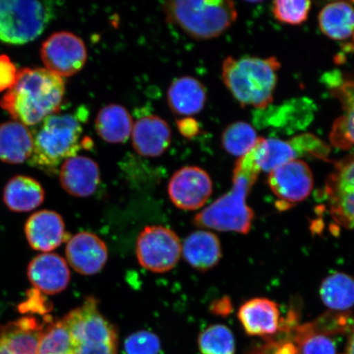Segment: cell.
<instances>
[{"instance_id": "277c9868", "label": "cell", "mask_w": 354, "mask_h": 354, "mask_svg": "<svg viewBox=\"0 0 354 354\" xmlns=\"http://www.w3.org/2000/svg\"><path fill=\"white\" fill-rule=\"evenodd\" d=\"M281 64L276 57H246L223 62V78L225 86L242 106L264 109L273 101Z\"/></svg>"}, {"instance_id": "e575fe53", "label": "cell", "mask_w": 354, "mask_h": 354, "mask_svg": "<svg viewBox=\"0 0 354 354\" xmlns=\"http://www.w3.org/2000/svg\"><path fill=\"white\" fill-rule=\"evenodd\" d=\"M19 312L21 313L41 314L46 316L52 310V304L48 302L46 296L41 292L33 289L28 293V297L24 303L19 304Z\"/></svg>"}, {"instance_id": "4316f807", "label": "cell", "mask_w": 354, "mask_h": 354, "mask_svg": "<svg viewBox=\"0 0 354 354\" xmlns=\"http://www.w3.org/2000/svg\"><path fill=\"white\" fill-rule=\"evenodd\" d=\"M322 32L335 41L354 34V8L346 2H335L322 8L318 17Z\"/></svg>"}, {"instance_id": "cb8c5ba5", "label": "cell", "mask_w": 354, "mask_h": 354, "mask_svg": "<svg viewBox=\"0 0 354 354\" xmlns=\"http://www.w3.org/2000/svg\"><path fill=\"white\" fill-rule=\"evenodd\" d=\"M183 254L192 268L198 271H207L214 268L221 258L219 239L209 232H194L185 239Z\"/></svg>"}, {"instance_id": "f546056e", "label": "cell", "mask_w": 354, "mask_h": 354, "mask_svg": "<svg viewBox=\"0 0 354 354\" xmlns=\"http://www.w3.org/2000/svg\"><path fill=\"white\" fill-rule=\"evenodd\" d=\"M38 354H74L73 339L63 319L44 325L39 336Z\"/></svg>"}, {"instance_id": "52a82bcc", "label": "cell", "mask_w": 354, "mask_h": 354, "mask_svg": "<svg viewBox=\"0 0 354 354\" xmlns=\"http://www.w3.org/2000/svg\"><path fill=\"white\" fill-rule=\"evenodd\" d=\"M254 153L255 162L260 170L271 172L286 162L304 156H313L326 160L330 153V147L324 141L312 134L299 135L289 140L259 137Z\"/></svg>"}, {"instance_id": "d6a6232c", "label": "cell", "mask_w": 354, "mask_h": 354, "mask_svg": "<svg viewBox=\"0 0 354 354\" xmlns=\"http://www.w3.org/2000/svg\"><path fill=\"white\" fill-rule=\"evenodd\" d=\"M312 3L278 0L273 3L272 12L278 21L290 25H300L308 19Z\"/></svg>"}, {"instance_id": "836d02e7", "label": "cell", "mask_w": 354, "mask_h": 354, "mask_svg": "<svg viewBox=\"0 0 354 354\" xmlns=\"http://www.w3.org/2000/svg\"><path fill=\"white\" fill-rule=\"evenodd\" d=\"M124 348L127 354H158L161 344L156 335L140 330L128 336Z\"/></svg>"}, {"instance_id": "44dd1931", "label": "cell", "mask_w": 354, "mask_h": 354, "mask_svg": "<svg viewBox=\"0 0 354 354\" xmlns=\"http://www.w3.org/2000/svg\"><path fill=\"white\" fill-rule=\"evenodd\" d=\"M48 322L28 316L0 326V343L11 354H38L39 336Z\"/></svg>"}, {"instance_id": "e0dca14e", "label": "cell", "mask_w": 354, "mask_h": 354, "mask_svg": "<svg viewBox=\"0 0 354 354\" xmlns=\"http://www.w3.org/2000/svg\"><path fill=\"white\" fill-rule=\"evenodd\" d=\"M28 277L35 290L54 295L66 289L71 274L64 258L56 254L44 253L30 261Z\"/></svg>"}, {"instance_id": "83f0119b", "label": "cell", "mask_w": 354, "mask_h": 354, "mask_svg": "<svg viewBox=\"0 0 354 354\" xmlns=\"http://www.w3.org/2000/svg\"><path fill=\"white\" fill-rule=\"evenodd\" d=\"M320 296L327 308L345 311L354 306V279L342 272L327 277L320 287Z\"/></svg>"}, {"instance_id": "ab89813d", "label": "cell", "mask_w": 354, "mask_h": 354, "mask_svg": "<svg viewBox=\"0 0 354 354\" xmlns=\"http://www.w3.org/2000/svg\"><path fill=\"white\" fill-rule=\"evenodd\" d=\"M344 354H354V330L349 335L347 347Z\"/></svg>"}, {"instance_id": "d6986e66", "label": "cell", "mask_w": 354, "mask_h": 354, "mask_svg": "<svg viewBox=\"0 0 354 354\" xmlns=\"http://www.w3.org/2000/svg\"><path fill=\"white\" fill-rule=\"evenodd\" d=\"M131 139L133 147L140 156L156 158L169 148L171 131L165 120L155 115H149L134 123Z\"/></svg>"}, {"instance_id": "d590c367", "label": "cell", "mask_w": 354, "mask_h": 354, "mask_svg": "<svg viewBox=\"0 0 354 354\" xmlns=\"http://www.w3.org/2000/svg\"><path fill=\"white\" fill-rule=\"evenodd\" d=\"M19 71L10 57L0 55V93L8 91L15 85Z\"/></svg>"}, {"instance_id": "7402d4cb", "label": "cell", "mask_w": 354, "mask_h": 354, "mask_svg": "<svg viewBox=\"0 0 354 354\" xmlns=\"http://www.w3.org/2000/svg\"><path fill=\"white\" fill-rule=\"evenodd\" d=\"M207 100L205 86L192 77L177 78L167 91V103L179 116H193L201 112Z\"/></svg>"}, {"instance_id": "8992f818", "label": "cell", "mask_w": 354, "mask_h": 354, "mask_svg": "<svg viewBox=\"0 0 354 354\" xmlns=\"http://www.w3.org/2000/svg\"><path fill=\"white\" fill-rule=\"evenodd\" d=\"M54 15L48 2L0 0V41L25 44L42 35Z\"/></svg>"}, {"instance_id": "f35d334b", "label": "cell", "mask_w": 354, "mask_h": 354, "mask_svg": "<svg viewBox=\"0 0 354 354\" xmlns=\"http://www.w3.org/2000/svg\"><path fill=\"white\" fill-rule=\"evenodd\" d=\"M212 311L216 315L227 316L232 311V303L227 298L216 301V303L212 307Z\"/></svg>"}, {"instance_id": "f1b7e54d", "label": "cell", "mask_w": 354, "mask_h": 354, "mask_svg": "<svg viewBox=\"0 0 354 354\" xmlns=\"http://www.w3.org/2000/svg\"><path fill=\"white\" fill-rule=\"evenodd\" d=\"M293 331L298 354H337V346L331 335L318 329L313 322L296 326Z\"/></svg>"}, {"instance_id": "d4e9b609", "label": "cell", "mask_w": 354, "mask_h": 354, "mask_svg": "<svg viewBox=\"0 0 354 354\" xmlns=\"http://www.w3.org/2000/svg\"><path fill=\"white\" fill-rule=\"evenodd\" d=\"M44 189L41 183L24 175L13 176L3 189V199L8 209L26 212L37 209L44 201Z\"/></svg>"}, {"instance_id": "30bf717a", "label": "cell", "mask_w": 354, "mask_h": 354, "mask_svg": "<svg viewBox=\"0 0 354 354\" xmlns=\"http://www.w3.org/2000/svg\"><path fill=\"white\" fill-rule=\"evenodd\" d=\"M41 57L46 69L62 78L73 76L85 66L87 50L77 35L59 32L50 35L42 44Z\"/></svg>"}, {"instance_id": "ba28073f", "label": "cell", "mask_w": 354, "mask_h": 354, "mask_svg": "<svg viewBox=\"0 0 354 354\" xmlns=\"http://www.w3.org/2000/svg\"><path fill=\"white\" fill-rule=\"evenodd\" d=\"M183 253L180 238L171 229L149 225L139 234L136 256L145 269L155 273L170 271L176 267Z\"/></svg>"}, {"instance_id": "5bb4252c", "label": "cell", "mask_w": 354, "mask_h": 354, "mask_svg": "<svg viewBox=\"0 0 354 354\" xmlns=\"http://www.w3.org/2000/svg\"><path fill=\"white\" fill-rule=\"evenodd\" d=\"M66 243V259L71 267L83 276L95 275L107 263L108 248L95 234L80 232Z\"/></svg>"}, {"instance_id": "8d00e7d4", "label": "cell", "mask_w": 354, "mask_h": 354, "mask_svg": "<svg viewBox=\"0 0 354 354\" xmlns=\"http://www.w3.org/2000/svg\"><path fill=\"white\" fill-rule=\"evenodd\" d=\"M74 354H118V344H80Z\"/></svg>"}, {"instance_id": "4dcf8cb0", "label": "cell", "mask_w": 354, "mask_h": 354, "mask_svg": "<svg viewBox=\"0 0 354 354\" xmlns=\"http://www.w3.org/2000/svg\"><path fill=\"white\" fill-rule=\"evenodd\" d=\"M259 139L254 127L249 123L236 122L225 128L221 143L225 151L241 158L254 149Z\"/></svg>"}, {"instance_id": "6da1fadb", "label": "cell", "mask_w": 354, "mask_h": 354, "mask_svg": "<svg viewBox=\"0 0 354 354\" xmlns=\"http://www.w3.org/2000/svg\"><path fill=\"white\" fill-rule=\"evenodd\" d=\"M65 94L64 80L46 68H22L17 82L0 100L3 110L24 125L37 126L59 113Z\"/></svg>"}, {"instance_id": "484cf974", "label": "cell", "mask_w": 354, "mask_h": 354, "mask_svg": "<svg viewBox=\"0 0 354 354\" xmlns=\"http://www.w3.org/2000/svg\"><path fill=\"white\" fill-rule=\"evenodd\" d=\"M133 125L130 113L119 104L105 106L95 119L97 134L109 144L126 142L131 135Z\"/></svg>"}, {"instance_id": "ac0fdd59", "label": "cell", "mask_w": 354, "mask_h": 354, "mask_svg": "<svg viewBox=\"0 0 354 354\" xmlns=\"http://www.w3.org/2000/svg\"><path fill=\"white\" fill-rule=\"evenodd\" d=\"M59 180L62 187L70 196L86 198L95 192L100 181V171L93 159L74 156L61 165Z\"/></svg>"}, {"instance_id": "2e32d148", "label": "cell", "mask_w": 354, "mask_h": 354, "mask_svg": "<svg viewBox=\"0 0 354 354\" xmlns=\"http://www.w3.org/2000/svg\"><path fill=\"white\" fill-rule=\"evenodd\" d=\"M25 234L30 246L44 253L57 249L70 239L63 218L50 210L39 211L30 216L25 224Z\"/></svg>"}, {"instance_id": "5b68a950", "label": "cell", "mask_w": 354, "mask_h": 354, "mask_svg": "<svg viewBox=\"0 0 354 354\" xmlns=\"http://www.w3.org/2000/svg\"><path fill=\"white\" fill-rule=\"evenodd\" d=\"M166 19L194 39L219 37L237 19L234 3L224 0H176L163 4Z\"/></svg>"}, {"instance_id": "4fadbf2b", "label": "cell", "mask_w": 354, "mask_h": 354, "mask_svg": "<svg viewBox=\"0 0 354 354\" xmlns=\"http://www.w3.org/2000/svg\"><path fill=\"white\" fill-rule=\"evenodd\" d=\"M212 193L211 177L202 168L187 166L176 171L168 184V194L180 209L194 211L205 205Z\"/></svg>"}, {"instance_id": "7a4b0ae2", "label": "cell", "mask_w": 354, "mask_h": 354, "mask_svg": "<svg viewBox=\"0 0 354 354\" xmlns=\"http://www.w3.org/2000/svg\"><path fill=\"white\" fill-rule=\"evenodd\" d=\"M260 171L253 149L237 161L231 192L199 212L194 219V224L198 227L219 232L249 233L254 214L248 206L246 198Z\"/></svg>"}, {"instance_id": "603a6c76", "label": "cell", "mask_w": 354, "mask_h": 354, "mask_svg": "<svg viewBox=\"0 0 354 354\" xmlns=\"http://www.w3.org/2000/svg\"><path fill=\"white\" fill-rule=\"evenodd\" d=\"M33 152V135L24 124L11 121L0 125V161L21 165Z\"/></svg>"}, {"instance_id": "8fae6325", "label": "cell", "mask_w": 354, "mask_h": 354, "mask_svg": "<svg viewBox=\"0 0 354 354\" xmlns=\"http://www.w3.org/2000/svg\"><path fill=\"white\" fill-rule=\"evenodd\" d=\"M268 184L280 199L278 209L285 210L308 197L313 188V176L307 163L296 159L270 172Z\"/></svg>"}, {"instance_id": "74e56055", "label": "cell", "mask_w": 354, "mask_h": 354, "mask_svg": "<svg viewBox=\"0 0 354 354\" xmlns=\"http://www.w3.org/2000/svg\"><path fill=\"white\" fill-rule=\"evenodd\" d=\"M179 127L180 132L185 136L192 137L197 134L198 131V124L196 121L192 120V119H185V120H181L179 122Z\"/></svg>"}, {"instance_id": "7c38bea8", "label": "cell", "mask_w": 354, "mask_h": 354, "mask_svg": "<svg viewBox=\"0 0 354 354\" xmlns=\"http://www.w3.org/2000/svg\"><path fill=\"white\" fill-rule=\"evenodd\" d=\"M325 190L332 218L354 229V153L336 163Z\"/></svg>"}, {"instance_id": "9c48e42d", "label": "cell", "mask_w": 354, "mask_h": 354, "mask_svg": "<svg viewBox=\"0 0 354 354\" xmlns=\"http://www.w3.org/2000/svg\"><path fill=\"white\" fill-rule=\"evenodd\" d=\"M75 346L80 344H118V332L102 315L98 301L86 298L85 302L63 318Z\"/></svg>"}, {"instance_id": "9a60e30c", "label": "cell", "mask_w": 354, "mask_h": 354, "mask_svg": "<svg viewBox=\"0 0 354 354\" xmlns=\"http://www.w3.org/2000/svg\"><path fill=\"white\" fill-rule=\"evenodd\" d=\"M326 82L332 94L342 103L344 113L332 127L331 143L339 149H351L354 145V77L332 73Z\"/></svg>"}, {"instance_id": "3957f363", "label": "cell", "mask_w": 354, "mask_h": 354, "mask_svg": "<svg viewBox=\"0 0 354 354\" xmlns=\"http://www.w3.org/2000/svg\"><path fill=\"white\" fill-rule=\"evenodd\" d=\"M83 112L56 113L35 126L29 165L55 174L66 159L77 156L82 146L86 145V140H82V118H86L82 116Z\"/></svg>"}, {"instance_id": "ffe728a7", "label": "cell", "mask_w": 354, "mask_h": 354, "mask_svg": "<svg viewBox=\"0 0 354 354\" xmlns=\"http://www.w3.org/2000/svg\"><path fill=\"white\" fill-rule=\"evenodd\" d=\"M238 318L250 335H272L282 328L280 308L268 299L255 298L247 301L239 309Z\"/></svg>"}, {"instance_id": "1f68e13d", "label": "cell", "mask_w": 354, "mask_h": 354, "mask_svg": "<svg viewBox=\"0 0 354 354\" xmlns=\"http://www.w3.org/2000/svg\"><path fill=\"white\" fill-rule=\"evenodd\" d=\"M202 354H234L236 340L232 331L221 324L212 325L201 332L198 339Z\"/></svg>"}]
</instances>
